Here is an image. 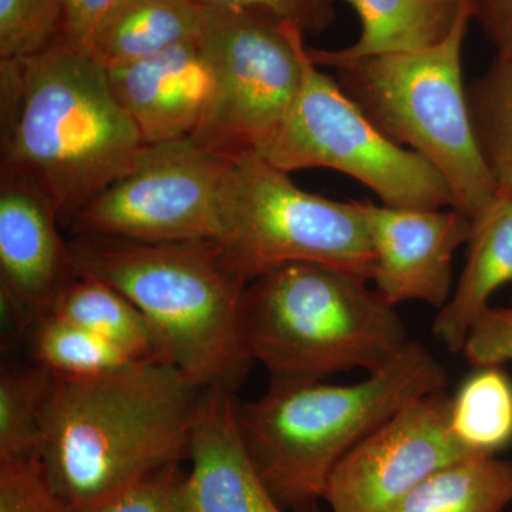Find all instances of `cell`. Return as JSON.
Instances as JSON below:
<instances>
[{
    "mask_svg": "<svg viewBox=\"0 0 512 512\" xmlns=\"http://www.w3.org/2000/svg\"><path fill=\"white\" fill-rule=\"evenodd\" d=\"M59 211L25 175L0 167V301L3 318L20 332L49 315L79 274Z\"/></svg>",
    "mask_w": 512,
    "mask_h": 512,
    "instance_id": "12",
    "label": "cell"
},
{
    "mask_svg": "<svg viewBox=\"0 0 512 512\" xmlns=\"http://www.w3.org/2000/svg\"><path fill=\"white\" fill-rule=\"evenodd\" d=\"M56 376L37 365L10 367L0 376V461L39 460L47 407Z\"/></svg>",
    "mask_w": 512,
    "mask_h": 512,
    "instance_id": "22",
    "label": "cell"
},
{
    "mask_svg": "<svg viewBox=\"0 0 512 512\" xmlns=\"http://www.w3.org/2000/svg\"><path fill=\"white\" fill-rule=\"evenodd\" d=\"M39 460L0 461V512H70Z\"/></svg>",
    "mask_w": 512,
    "mask_h": 512,
    "instance_id": "27",
    "label": "cell"
},
{
    "mask_svg": "<svg viewBox=\"0 0 512 512\" xmlns=\"http://www.w3.org/2000/svg\"><path fill=\"white\" fill-rule=\"evenodd\" d=\"M450 410L443 390L404 404L340 460L323 500L333 512H384L431 474L478 454L453 433Z\"/></svg>",
    "mask_w": 512,
    "mask_h": 512,
    "instance_id": "11",
    "label": "cell"
},
{
    "mask_svg": "<svg viewBox=\"0 0 512 512\" xmlns=\"http://www.w3.org/2000/svg\"><path fill=\"white\" fill-rule=\"evenodd\" d=\"M235 407L234 394L205 390L188 457L195 512H285L256 473Z\"/></svg>",
    "mask_w": 512,
    "mask_h": 512,
    "instance_id": "15",
    "label": "cell"
},
{
    "mask_svg": "<svg viewBox=\"0 0 512 512\" xmlns=\"http://www.w3.org/2000/svg\"><path fill=\"white\" fill-rule=\"evenodd\" d=\"M359 16V39L338 50L312 49L316 66L436 45L450 33L467 0H345Z\"/></svg>",
    "mask_w": 512,
    "mask_h": 512,
    "instance_id": "17",
    "label": "cell"
},
{
    "mask_svg": "<svg viewBox=\"0 0 512 512\" xmlns=\"http://www.w3.org/2000/svg\"><path fill=\"white\" fill-rule=\"evenodd\" d=\"M471 126L498 194L512 195V50L467 86Z\"/></svg>",
    "mask_w": 512,
    "mask_h": 512,
    "instance_id": "21",
    "label": "cell"
},
{
    "mask_svg": "<svg viewBox=\"0 0 512 512\" xmlns=\"http://www.w3.org/2000/svg\"><path fill=\"white\" fill-rule=\"evenodd\" d=\"M205 390L173 363L56 377L40 463L72 510L190 457Z\"/></svg>",
    "mask_w": 512,
    "mask_h": 512,
    "instance_id": "2",
    "label": "cell"
},
{
    "mask_svg": "<svg viewBox=\"0 0 512 512\" xmlns=\"http://www.w3.org/2000/svg\"><path fill=\"white\" fill-rule=\"evenodd\" d=\"M375 252L372 281L397 306L419 301L443 308L453 288V262L468 244L473 220L457 208L417 210L360 201Z\"/></svg>",
    "mask_w": 512,
    "mask_h": 512,
    "instance_id": "13",
    "label": "cell"
},
{
    "mask_svg": "<svg viewBox=\"0 0 512 512\" xmlns=\"http://www.w3.org/2000/svg\"><path fill=\"white\" fill-rule=\"evenodd\" d=\"M29 333L35 363L62 379H92L136 363L106 340L53 313L37 319Z\"/></svg>",
    "mask_w": 512,
    "mask_h": 512,
    "instance_id": "24",
    "label": "cell"
},
{
    "mask_svg": "<svg viewBox=\"0 0 512 512\" xmlns=\"http://www.w3.org/2000/svg\"><path fill=\"white\" fill-rule=\"evenodd\" d=\"M464 356L477 367L512 362V308H487L468 333Z\"/></svg>",
    "mask_w": 512,
    "mask_h": 512,
    "instance_id": "28",
    "label": "cell"
},
{
    "mask_svg": "<svg viewBox=\"0 0 512 512\" xmlns=\"http://www.w3.org/2000/svg\"><path fill=\"white\" fill-rule=\"evenodd\" d=\"M258 156L285 173L328 168L366 185L383 205L454 208L439 171L416 151L393 143L323 73L306 49L301 90Z\"/></svg>",
    "mask_w": 512,
    "mask_h": 512,
    "instance_id": "8",
    "label": "cell"
},
{
    "mask_svg": "<svg viewBox=\"0 0 512 512\" xmlns=\"http://www.w3.org/2000/svg\"><path fill=\"white\" fill-rule=\"evenodd\" d=\"M200 6L262 9L298 26L305 35H320L335 22L333 0H194Z\"/></svg>",
    "mask_w": 512,
    "mask_h": 512,
    "instance_id": "29",
    "label": "cell"
},
{
    "mask_svg": "<svg viewBox=\"0 0 512 512\" xmlns=\"http://www.w3.org/2000/svg\"><path fill=\"white\" fill-rule=\"evenodd\" d=\"M217 244L247 284L292 262L333 266L372 281L375 252L360 201H335L293 184L255 153L238 157L224 188Z\"/></svg>",
    "mask_w": 512,
    "mask_h": 512,
    "instance_id": "7",
    "label": "cell"
},
{
    "mask_svg": "<svg viewBox=\"0 0 512 512\" xmlns=\"http://www.w3.org/2000/svg\"><path fill=\"white\" fill-rule=\"evenodd\" d=\"M200 30L194 0H116L94 33L92 56L104 67L134 62L197 39Z\"/></svg>",
    "mask_w": 512,
    "mask_h": 512,
    "instance_id": "18",
    "label": "cell"
},
{
    "mask_svg": "<svg viewBox=\"0 0 512 512\" xmlns=\"http://www.w3.org/2000/svg\"><path fill=\"white\" fill-rule=\"evenodd\" d=\"M50 313L106 340L133 362L173 363L167 343L147 316L123 293L96 279L79 276Z\"/></svg>",
    "mask_w": 512,
    "mask_h": 512,
    "instance_id": "19",
    "label": "cell"
},
{
    "mask_svg": "<svg viewBox=\"0 0 512 512\" xmlns=\"http://www.w3.org/2000/svg\"><path fill=\"white\" fill-rule=\"evenodd\" d=\"M62 0H0V60L25 59L63 37Z\"/></svg>",
    "mask_w": 512,
    "mask_h": 512,
    "instance_id": "25",
    "label": "cell"
},
{
    "mask_svg": "<svg viewBox=\"0 0 512 512\" xmlns=\"http://www.w3.org/2000/svg\"><path fill=\"white\" fill-rule=\"evenodd\" d=\"M512 503V461L473 454L421 481L384 512H503Z\"/></svg>",
    "mask_w": 512,
    "mask_h": 512,
    "instance_id": "20",
    "label": "cell"
},
{
    "mask_svg": "<svg viewBox=\"0 0 512 512\" xmlns=\"http://www.w3.org/2000/svg\"><path fill=\"white\" fill-rule=\"evenodd\" d=\"M367 284L316 262H292L258 276L239 306L244 356L268 370L271 384L322 382L387 365L410 340L396 306Z\"/></svg>",
    "mask_w": 512,
    "mask_h": 512,
    "instance_id": "5",
    "label": "cell"
},
{
    "mask_svg": "<svg viewBox=\"0 0 512 512\" xmlns=\"http://www.w3.org/2000/svg\"><path fill=\"white\" fill-rule=\"evenodd\" d=\"M476 19L497 49V55L512 50V0H476Z\"/></svg>",
    "mask_w": 512,
    "mask_h": 512,
    "instance_id": "31",
    "label": "cell"
},
{
    "mask_svg": "<svg viewBox=\"0 0 512 512\" xmlns=\"http://www.w3.org/2000/svg\"><path fill=\"white\" fill-rule=\"evenodd\" d=\"M512 284V195H495L473 220L466 266L456 289L433 323V333L451 353L463 352L468 333L490 299Z\"/></svg>",
    "mask_w": 512,
    "mask_h": 512,
    "instance_id": "16",
    "label": "cell"
},
{
    "mask_svg": "<svg viewBox=\"0 0 512 512\" xmlns=\"http://www.w3.org/2000/svg\"><path fill=\"white\" fill-rule=\"evenodd\" d=\"M476 0H467L453 29L436 45L326 64L336 83L393 143L416 151L444 178L454 208L471 220L497 195L478 151L463 49Z\"/></svg>",
    "mask_w": 512,
    "mask_h": 512,
    "instance_id": "6",
    "label": "cell"
},
{
    "mask_svg": "<svg viewBox=\"0 0 512 512\" xmlns=\"http://www.w3.org/2000/svg\"><path fill=\"white\" fill-rule=\"evenodd\" d=\"M116 0H62L63 37L80 52L92 55L93 36Z\"/></svg>",
    "mask_w": 512,
    "mask_h": 512,
    "instance_id": "30",
    "label": "cell"
},
{
    "mask_svg": "<svg viewBox=\"0 0 512 512\" xmlns=\"http://www.w3.org/2000/svg\"><path fill=\"white\" fill-rule=\"evenodd\" d=\"M2 167L28 177L67 221L130 170L143 138L106 67L64 37L0 60Z\"/></svg>",
    "mask_w": 512,
    "mask_h": 512,
    "instance_id": "1",
    "label": "cell"
},
{
    "mask_svg": "<svg viewBox=\"0 0 512 512\" xmlns=\"http://www.w3.org/2000/svg\"><path fill=\"white\" fill-rule=\"evenodd\" d=\"M106 70L146 146L194 137L214 101V73L198 37Z\"/></svg>",
    "mask_w": 512,
    "mask_h": 512,
    "instance_id": "14",
    "label": "cell"
},
{
    "mask_svg": "<svg viewBox=\"0 0 512 512\" xmlns=\"http://www.w3.org/2000/svg\"><path fill=\"white\" fill-rule=\"evenodd\" d=\"M200 8L215 96L194 137L231 157L256 154L301 90L305 33L268 10Z\"/></svg>",
    "mask_w": 512,
    "mask_h": 512,
    "instance_id": "9",
    "label": "cell"
},
{
    "mask_svg": "<svg viewBox=\"0 0 512 512\" xmlns=\"http://www.w3.org/2000/svg\"><path fill=\"white\" fill-rule=\"evenodd\" d=\"M70 512H195L190 473L164 467Z\"/></svg>",
    "mask_w": 512,
    "mask_h": 512,
    "instance_id": "26",
    "label": "cell"
},
{
    "mask_svg": "<svg viewBox=\"0 0 512 512\" xmlns=\"http://www.w3.org/2000/svg\"><path fill=\"white\" fill-rule=\"evenodd\" d=\"M451 399V429L478 454H493L512 443V383L498 366L480 367Z\"/></svg>",
    "mask_w": 512,
    "mask_h": 512,
    "instance_id": "23",
    "label": "cell"
},
{
    "mask_svg": "<svg viewBox=\"0 0 512 512\" xmlns=\"http://www.w3.org/2000/svg\"><path fill=\"white\" fill-rule=\"evenodd\" d=\"M447 384L444 367L410 340L362 382L271 384L237 403L239 433L256 473L284 510L312 512L340 460L400 407Z\"/></svg>",
    "mask_w": 512,
    "mask_h": 512,
    "instance_id": "3",
    "label": "cell"
},
{
    "mask_svg": "<svg viewBox=\"0 0 512 512\" xmlns=\"http://www.w3.org/2000/svg\"><path fill=\"white\" fill-rule=\"evenodd\" d=\"M235 160L197 137L144 146L123 177L67 221L70 232L154 244L218 241Z\"/></svg>",
    "mask_w": 512,
    "mask_h": 512,
    "instance_id": "10",
    "label": "cell"
},
{
    "mask_svg": "<svg viewBox=\"0 0 512 512\" xmlns=\"http://www.w3.org/2000/svg\"><path fill=\"white\" fill-rule=\"evenodd\" d=\"M511 308H512V301H511Z\"/></svg>",
    "mask_w": 512,
    "mask_h": 512,
    "instance_id": "32",
    "label": "cell"
},
{
    "mask_svg": "<svg viewBox=\"0 0 512 512\" xmlns=\"http://www.w3.org/2000/svg\"><path fill=\"white\" fill-rule=\"evenodd\" d=\"M69 248L77 274L130 299L192 382L234 394L247 379L252 363L239 343L238 318L248 284L229 268L217 241L76 235Z\"/></svg>",
    "mask_w": 512,
    "mask_h": 512,
    "instance_id": "4",
    "label": "cell"
}]
</instances>
